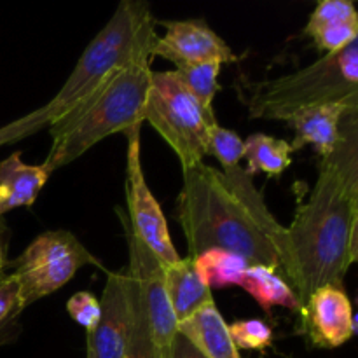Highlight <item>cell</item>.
Segmentation results:
<instances>
[{
  "label": "cell",
  "mask_w": 358,
  "mask_h": 358,
  "mask_svg": "<svg viewBox=\"0 0 358 358\" xmlns=\"http://www.w3.org/2000/svg\"><path fill=\"white\" fill-rule=\"evenodd\" d=\"M280 275L299 310L324 285H345L358 259V110L341 122L334 152L320 159L317 184L280 241Z\"/></svg>",
  "instance_id": "cell-1"
},
{
  "label": "cell",
  "mask_w": 358,
  "mask_h": 358,
  "mask_svg": "<svg viewBox=\"0 0 358 358\" xmlns=\"http://www.w3.org/2000/svg\"><path fill=\"white\" fill-rule=\"evenodd\" d=\"M182 175L175 219L187 241V257L224 250L250 266L280 273L278 248L285 227L269 212L254 177L241 166L224 171L205 163Z\"/></svg>",
  "instance_id": "cell-2"
},
{
  "label": "cell",
  "mask_w": 358,
  "mask_h": 358,
  "mask_svg": "<svg viewBox=\"0 0 358 358\" xmlns=\"http://www.w3.org/2000/svg\"><path fill=\"white\" fill-rule=\"evenodd\" d=\"M156 38V21L149 3L122 0L84 49L62 90L45 103L51 124L79 107L119 72L136 63L150 62Z\"/></svg>",
  "instance_id": "cell-3"
},
{
  "label": "cell",
  "mask_w": 358,
  "mask_h": 358,
  "mask_svg": "<svg viewBox=\"0 0 358 358\" xmlns=\"http://www.w3.org/2000/svg\"><path fill=\"white\" fill-rule=\"evenodd\" d=\"M150 62L128 66L94 91L70 114L49 126L51 149L44 159L49 171L79 159L114 133L142 126L150 87Z\"/></svg>",
  "instance_id": "cell-4"
},
{
  "label": "cell",
  "mask_w": 358,
  "mask_h": 358,
  "mask_svg": "<svg viewBox=\"0 0 358 358\" xmlns=\"http://www.w3.org/2000/svg\"><path fill=\"white\" fill-rule=\"evenodd\" d=\"M236 87L250 119L287 121L311 105H358V41L294 73L264 80L241 77Z\"/></svg>",
  "instance_id": "cell-5"
},
{
  "label": "cell",
  "mask_w": 358,
  "mask_h": 358,
  "mask_svg": "<svg viewBox=\"0 0 358 358\" xmlns=\"http://www.w3.org/2000/svg\"><path fill=\"white\" fill-rule=\"evenodd\" d=\"M143 121L173 149L182 171L203 163L208 156L210 131L219 124L213 108L203 107L185 90L175 70H152Z\"/></svg>",
  "instance_id": "cell-6"
},
{
  "label": "cell",
  "mask_w": 358,
  "mask_h": 358,
  "mask_svg": "<svg viewBox=\"0 0 358 358\" xmlns=\"http://www.w3.org/2000/svg\"><path fill=\"white\" fill-rule=\"evenodd\" d=\"M101 262L70 231L56 229L38 234L9 269L20 283L24 310L65 287L79 269Z\"/></svg>",
  "instance_id": "cell-7"
},
{
  "label": "cell",
  "mask_w": 358,
  "mask_h": 358,
  "mask_svg": "<svg viewBox=\"0 0 358 358\" xmlns=\"http://www.w3.org/2000/svg\"><path fill=\"white\" fill-rule=\"evenodd\" d=\"M140 128L142 126H135V128L124 131L126 138H128V154H126L128 215L124 217L133 233L159 259L161 264L171 266L180 261L182 257L171 243L163 210L154 198L145 180V175H143L142 157H140Z\"/></svg>",
  "instance_id": "cell-8"
},
{
  "label": "cell",
  "mask_w": 358,
  "mask_h": 358,
  "mask_svg": "<svg viewBox=\"0 0 358 358\" xmlns=\"http://www.w3.org/2000/svg\"><path fill=\"white\" fill-rule=\"evenodd\" d=\"M121 220L122 226H124L129 250L128 275L131 276L133 283H135L138 303L145 313L150 329H152L154 343H156L159 358H168L171 343L178 332V324L173 311H171L170 301H168L163 264L133 233L131 227L126 222L124 215H121Z\"/></svg>",
  "instance_id": "cell-9"
},
{
  "label": "cell",
  "mask_w": 358,
  "mask_h": 358,
  "mask_svg": "<svg viewBox=\"0 0 358 358\" xmlns=\"http://www.w3.org/2000/svg\"><path fill=\"white\" fill-rule=\"evenodd\" d=\"M135 287L128 273H108L100 322L87 334V358H122L133 318Z\"/></svg>",
  "instance_id": "cell-10"
},
{
  "label": "cell",
  "mask_w": 358,
  "mask_h": 358,
  "mask_svg": "<svg viewBox=\"0 0 358 358\" xmlns=\"http://www.w3.org/2000/svg\"><path fill=\"white\" fill-rule=\"evenodd\" d=\"M304 336L317 348L336 350L357 332L353 306L345 285H324L315 290L299 310Z\"/></svg>",
  "instance_id": "cell-11"
},
{
  "label": "cell",
  "mask_w": 358,
  "mask_h": 358,
  "mask_svg": "<svg viewBox=\"0 0 358 358\" xmlns=\"http://www.w3.org/2000/svg\"><path fill=\"white\" fill-rule=\"evenodd\" d=\"M166 34L154 42L152 56H161L175 65V69L198 63L236 62L238 56L219 34L208 27L205 20L164 21Z\"/></svg>",
  "instance_id": "cell-12"
},
{
  "label": "cell",
  "mask_w": 358,
  "mask_h": 358,
  "mask_svg": "<svg viewBox=\"0 0 358 358\" xmlns=\"http://www.w3.org/2000/svg\"><path fill=\"white\" fill-rule=\"evenodd\" d=\"M358 110V105L348 103H322L301 108L294 112L287 124L294 129L292 150H301L311 145L318 156L327 157L334 152L341 138V122L350 112Z\"/></svg>",
  "instance_id": "cell-13"
},
{
  "label": "cell",
  "mask_w": 358,
  "mask_h": 358,
  "mask_svg": "<svg viewBox=\"0 0 358 358\" xmlns=\"http://www.w3.org/2000/svg\"><path fill=\"white\" fill-rule=\"evenodd\" d=\"M304 35L318 51L332 55L358 41V14L350 0H322L311 13Z\"/></svg>",
  "instance_id": "cell-14"
},
{
  "label": "cell",
  "mask_w": 358,
  "mask_h": 358,
  "mask_svg": "<svg viewBox=\"0 0 358 358\" xmlns=\"http://www.w3.org/2000/svg\"><path fill=\"white\" fill-rule=\"evenodd\" d=\"M51 171L44 164H28L20 152L0 161V217L21 206H31Z\"/></svg>",
  "instance_id": "cell-15"
},
{
  "label": "cell",
  "mask_w": 358,
  "mask_h": 358,
  "mask_svg": "<svg viewBox=\"0 0 358 358\" xmlns=\"http://www.w3.org/2000/svg\"><path fill=\"white\" fill-rule=\"evenodd\" d=\"M163 273L168 301L177 324L191 318L206 304L215 303L212 289L203 282L192 257L180 259L171 266H163Z\"/></svg>",
  "instance_id": "cell-16"
},
{
  "label": "cell",
  "mask_w": 358,
  "mask_h": 358,
  "mask_svg": "<svg viewBox=\"0 0 358 358\" xmlns=\"http://www.w3.org/2000/svg\"><path fill=\"white\" fill-rule=\"evenodd\" d=\"M178 332L205 358H241L215 303L206 304L198 313L178 324Z\"/></svg>",
  "instance_id": "cell-17"
},
{
  "label": "cell",
  "mask_w": 358,
  "mask_h": 358,
  "mask_svg": "<svg viewBox=\"0 0 358 358\" xmlns=\"http://www.w3.org/2000/svg\"><path fill=\"white\" fill-rule=\"evenodd\" d=\"M241 289L247 290L264 311L271 308H287L299 311V301L282 275L268 266H248L240 282Z\"/></svg>",
  "instance_id": "cell-18"
},
{
  "label": "cell",
  "mask_w": 358,
  "mask_h": 358,
  "mask_svg": "<svg viewBox=\"0 0 358 358\" xmlns=\"http://www.w3.org/2000/svg\"><path fill=\"white\" fill-rule=\"evenodd\" d=\"M243 159H247V173L250 177L266 173L268 177H280L292 164V147L287 140L275 138L266 133H254L243 140Z\"/></svg>",
  "instance_id": "cell-19"
},
{
  "label": "cell",
  "mask_w": 358,
  "mask_h": 358,
  "mask_svg": "<svg viewBox=\"0 0 358 358\" xmlns=\"http://www.w3.org/2000/svg\"><path fill=\"white\" fill-rule=\"evenodd\" d=\"M192 259H194L203 282L210 289H226V287L240 285L245 269L250 266L238 255L224 250H208Z\"/></svg>",
  "instance_id": "cell-20"
},
{
  "label": "cell",
  "mask_w": 358,
  "mask_h": 358,
  "mask_svg": "<svg viewBox=\"0 0 358 358\" xmlns=\"http://www.w3.org/2000/svg\"><path fill=\"white\" fill-rule=\"evenodd\" d=\"M24 311L20 283L9 268L0 275V348L10 345L21 332L20 317Z\"/></svg>",
  "instance_id": "cell-21"
},
{
  "label": "cell",
  "mask_w": 358,
  "mask_h": 358,
  "mask_svg": "<svg viewBox=\"0 0 358 358\" xmlns=\"http://www.w3.org/2000/svg\"><path fill=\"white\" fill-rule=\"evenodd\" d=\"M222 65L217 62L198 63L175 69L178 79L184 84L185 90L206 108H213L212 101L219 91V76Z\"/></svg>",
  "instance_id": "cell-22"
},
{
  "label": "cell",
  "mask_w": 358,
  "mask_h": 358,
  "mask_svg": "<svg viewBox=\"0 0 358 358\" xmlns=\"http://www.w3.org/2000/svg\"><path fill=\"white\" fill-rule=\"evenodd\" d=\"M133 287H135V283H133ZM122 358H159L156 343H154L152 329H150L145 313H143L142 306H140L136 290L135 299H133L131 327H129L128 343H126Z\"/></svg>",
  "instance_id": "cell-23"
},
{
  "label": "cell",
  "mask_w": 358,
  "mask_h": 358,
  "mask_svg": "<svg viewBox=\"0 0 358 358\" xmlns=\"http://www.w3.org/2000/svg\"><path fill=\"white\" fill-rule=\"evenodd\" d=\"M243 138L236 131H231L219 124L213 126L208 138V156L215 157L224 171L240 166V161L243 159Z\"/></svg>",
  "instance_id": "cell-24"
},
{
  "label": "cell",
  "mask_w": 358,
  "mask_h": 358,
  "mask_svg": "<svg viewBox=\"0 0 358 358\" xmlns=\"http://www.w3.org/2000/svg\"><path fill=\"white\" fill-rule=\"evenodd\" d=\"M229 327L231 339L238 350H248V352H264L273 345V331L268 324L262 320L252 318V320L234 322Z\"/></svg>",
  "instance_id": "cell-25"
},
{
  "label": "cell",
  "mask_w": 358,
  "mask_h": 358,
  "mask_svg": "<svg viewBox=\"0 0 358 358\" xmlns=\"http://www.w3.org/2000/svg\"><path fill=\"white\" fill-rule=\"evenodd\" d=\"M49 124H51V121H49L48 108H45V105H42L37 110L28 112L27 115L9 122V124L0 126V147L28 138L34 133L48 128Z\"/></svg>",
  "instance_id": "cell-26"
},
{
  "label": "cell",
  "mask_w": 358,
  "mask_h": 358,
  "mask_svg": "<svg viewBox=\"0 0 358 358\" xmlns=\"http://www.w3.org/2000/svg\"><path fill=\"white\" fill-rule=\"evenodd\" d=\"M66 311L77 325L90 334L100 322V301L87 290L73 294L66 303Z\"/></svg>",
  "instance_id": "cell-27"
},
{
  "label": "cell",
  "mask_w": 358,
  "mask_h": 358,
  "mask_svg": "<svg viewBox=\"0 0 358 358\" xmlns=\"http://www.w3.org/2000/svg\"><path fill=\"white\" fill-rule=\"evenodd\" d=\"M168 358H205V357H203L201 353L191 345L189 339H185L180 332H177L173 343H171Z\"/></svg>",
  "instance_id": "cell-28"
},
{
  "label": "cell",
  "mask_w": 358,
  "mask_h": 358,
  "mask_svg": "<svg viewBox=\"0 0 358 358\" xmlns=\"http://www.w3.org/2000/svg\"><path fill=\"white\" fill-rule=\"evenodd\" d=\"M9 238H10L9 227H7L3 217H0V275L9 268V259H7V252H9Z\"/></svg>",
  "instance_id": "cell-29"
}]
</instances>
